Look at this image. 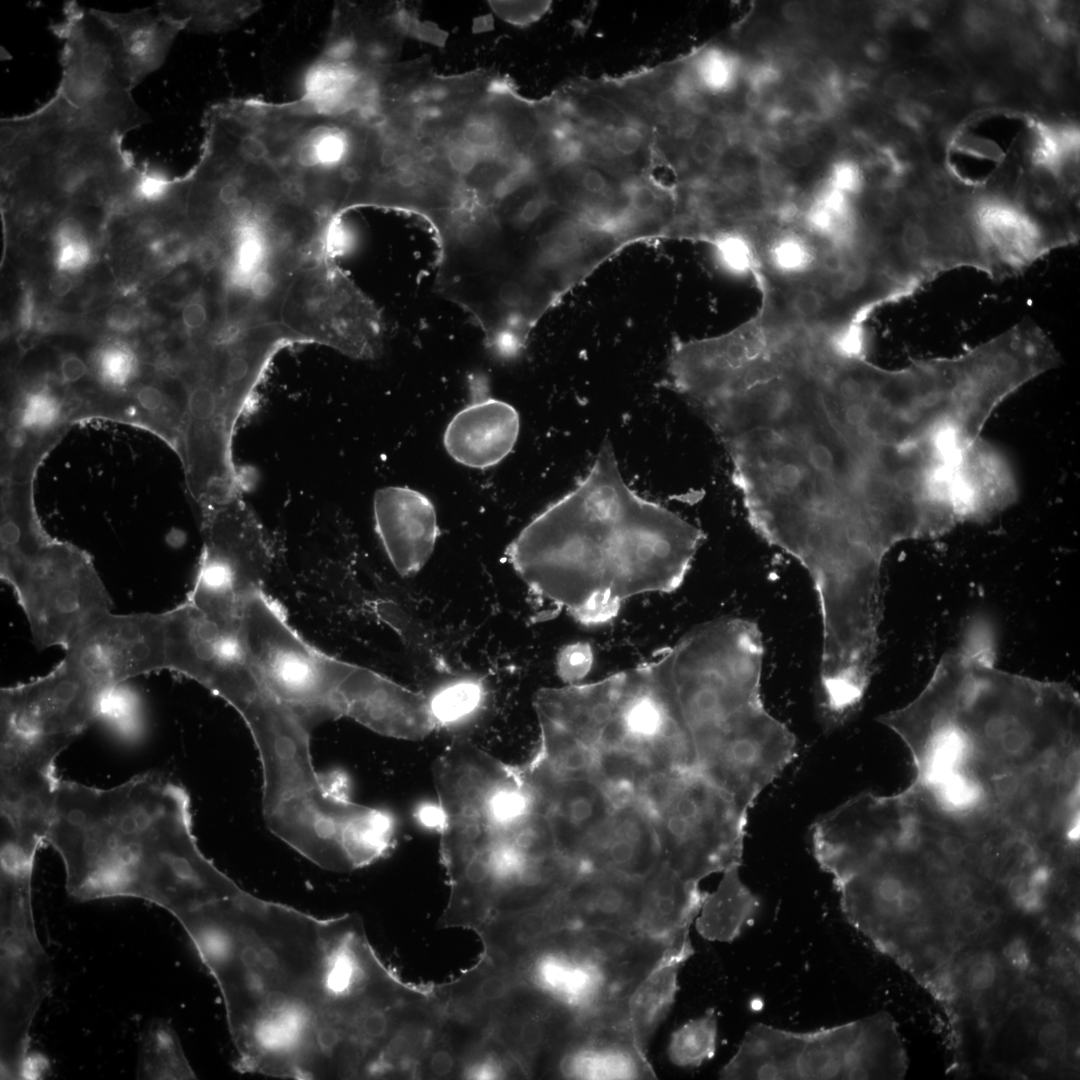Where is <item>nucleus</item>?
Segmentation results:
<instances>
[{
    "label": "nucleus",
    "mask_w": 1080,
    "mask_h": 1080,
    "mask_svg": "<svg viewBox=\"0 0 1080 1080\" xmlns=\"http://www.w3.org/2000/svg\"><path fill=\"white\" fill-rule=\"evenodd\" d=\"M686 404L725 449L750 526L794 559L901 539L921 520L926 444L865 355L785 343L734 364Z\"/></svg>",
    "instance_id": "nucleus-1"
},
{
    "label": "nucleus",
    "mask_w": 1080,
    "mask_h": 1080,
    "mask_svg": "<svg viewBox=\"0 0 1080 1080\" xmlns=\"http://www.w3.org/2000/svg\"><path fill=\"white\" fill-rule=\"evenodd\" d=\"M703 539L626 484L605 439L585 477L520 531L506 557L536 595L598 625L634 596L676 590Z\"/></svg>",
    "instance_id": "nucleus-2"
},
{
    "label": "nucleus",
    "mask_w": 1080,
    "mask_h": 1080,
    "mask_svg": "<svg viewBox=\"0 0 1080 1080\" xmlns=\"http://www.w3.org/2000/svg\"><path fill=\"white\" fill-rule=\"evenodd\" d=\"M350 920L241 888L182 922L220 990L238 1071L280 1077L308 1048L335 994Z\"/></svg>",
    "instance_id": "nucleus-3"
},
{
    "label": "nucleus",
    "mask_w": 1080,
    "mask_h": 1080,
    "mask_svg": "<svg viewBox=\"0 0 1080 1080\" xmlns=\"http://www.w3.org/2000/svg\"><path fill=\"white\" fill-rule=\"evenodd\" d=\"M46 844L74 899L137 898L175 918L201 906L221 874L198 846L188 792L157 771L107 789L60 780Z\"/></svg>",
    "instance_id": "nucleus-4"
},
{
    "label": "nucleus",
    "mask_w": 1080,
    "mask_h": 1080,
    "mask_svg": "<svg viewBox=\"0 0 1080 1080\" xmlns=\"http://www.w3.org/2000/svg\"><path fill=\"white\" fill-rule=\"evenodd\" d=\"M898 735L919 785L959 781L996 796L1080 756L1079 700L1066 686L945 668L900 708Z\"/></svg>",
    "instance_id": "nucleus-5"
},
{
    "label": "nucleus",
    "mask_w": 1080,
    "mask_h": 1080,
    "mask_svg": "<svg viewBox=\"0 0 1080 1080\" xmlns=\"http://www.w3.org/2000/svg\"><path fill=\"white\" fill-rule=\"evenodd\" d=\"M659 657L705 770L734 795L757 800L797 752L795 735L761 696L764 646L758 625L718 618L695 627Z\"/></svg>",
    "instance_id": "nucleus-6"
},
{
    "label": "nucleus",
    "mask_w": 1080,
    "mask_h": 1080,
    "mask_svg": "<svg viewBox=\"0 0 1080 1080\" xmlns=\"http://www.w3.org/2000/svg\"><path fill=\"white\" fill-rule=\"evenodd\" d=\"M670 943L640 932L567 928L535 942L509 964L516 982L582 1021L621 1019L633 990Z\"/></svg>",
    "instance_id": "nucleus-7"
},
{
    "label": "nucleus",
    "mask_w": 1080,
    "mask_h": 1080,
    "mask_svg": "<svg viewBox=\"0 0 1080 1080\" xmlns=\"http://www.w3.org/2000/svg\"><path fill=\"white\" fill-rule=\"evenodd\" d=\"M904 1053L884 1014L811 1032L756 1023L721 1079H882L904 1075Z\"/></svg>",
    "instance_id": "nucleus-8"
},
{
    "label": "nucleus",
    "mask_w": 1080,
    "mask_h": 1080,
    "mask_svg": "<svg viewBox=\"0 0 1080 1080\" xmlns=\"http://www.w3.org/2000/svg\"><path fill=\"white\" fill-rule=\"evenodd\" d=\"M20 521L18 542L1 548V579L13 589L36 648L66 650L111 613L112 599L83 552L44 536L30 517L20 515Z\"/></svg>",
    "instance_id": "nucleus-9"
},
{
    "label": "nucleus",
    "mask_w": 1080,
    "mask_h": 1080,
    "mask_svg": "<svg viewBox=\"0 0 1080 1080\" xmlns=\"http://www.w3.org/2000/svg\"><path fill=\"white\" fill-rule=\"evenodd\" d=\"M237 637L263 686L312 728L332 720L331 699L349 662L306 641L263 589L242 598Z\"/></svg>",
    "instance_id": "nucleus-10"
},
{
    "label": "nucleus",
    "mask_w": 1080,
    "mask_h": 1080,
    "mask_svg": "<svg viewBox=\"0 0 1080 1080\" xmlns=\"http://www.w3.org/2000/svg\"><path fill=\"white\" fill-rule=\"evenodd\" d=\"M50 29L62 43L57 94L122 137L148 122L132 96L138 83L106 11L68 1Z\"/></svg>",
    "instance_id": "nucleus-11"
},
{
    "label": "nucleus",
    "mask_w": 1080,
    "mask_h": 1080,
    "mask_svg": "<svg viewBox=\"0 0 1080 1080\" xmlns=\"http://www.w3.org/2000/svg\"><path fill=\"white\" fill-rule=\"evenodd\" d=\"M279 318L295 343L322 344L365 360L382 351L378 310L327 255L312 257L299 268Z\"/></svg>",
    "instance_id": "nucleus-12"
},
{
    "label": "nucleus",
    "mask_w": 1080,
    "mask_h": 1080,
    "mask_svg": "<svg viewBox=\"0 0 1080 1080\" xmlns=\"http://www.w3.org/2000/svg\"><path fill=\"white\" fill-rule=\"evenodd\" d=\"M73 653L49 673L0 691L1 729L73 742L98 720L112 690Z\"/></svg>",
    "instance_id": "nucleus-13"
},
{
    "label": "nucleus",
    "mask_w": 1080,
    "mask_h": 1080,
    "mask_svg": "<svg viewBox=\"0 0 1080 1080\" xmlns=\"http://www.w3.org/2000/svg\"><path fill=\"white\" fill-rule=\"evenodd\" d=\"M165 669L196 681L236 711L263 685L231 627L203 613L188 598L163 612Z\"/></svg>",
    "instance_id": "nucleus-14"
},
{
    "label": "nucleus",
    "mask_w": 1080,
    "mask_h": 1080,
    "mask_svg": "<svg viewBox=\"0 0 1080 1080\" xmlns=\"http://www.w3.org/2000/svg\"><path fill=\"white\" fill-rule=\"evenodd\" d=\"M203 551L196 576L239 596L263 589L274 560L269 536L243 500L234 497L201 515Z\"/></svg>",
    "instance_id": "nucleus-15"
},
{
    "label": "nucleus",
    "mask_w": 1080,
    "mask_h": 1080,
    "mask_svg": "<svg viewBox=\"0 0 1080 1080\" xmlns=\"http://www.w3.org/2000/svg\"><path fill=\"white\" fill-rule=\"evenodd\" d=\"M67 650L111 687L164 670L163 612L108 613L82 630Z\"/></svg>",
    "instance_id": "nucleus-16"
},
{
    "label": "nucleus",
    "mask_w": 1080,
    "mask_h": 1080,
    "mask_svg": "<svg viewBox=\"0 0 1080 1080\" xmlns=\"http://www.w3.org/2000/svg\"><path fill=\"white\" fill-rule=\"evenodd\" d=\"M331 704L334 719L348 717L396 739L422 740L437 727L424 694L351 663L333 692Z\"/></svg>",
    "instance_id": "nucleus-17"
},
{
    "label": "nucleus",
    "mask_w": 1080,
    "mask_h": 1080,
    "mask_svg": "<svg viewBox=\"0 0 1080 1080\" xmlns=\"http://www.w3.org/2000/svg\"><path fill=\"white\" fill-rule=\"evenodd\" d=\"M550 1071L558 1078L577 1080L657 1078L626 1018L582 1021Z\"/></svg>",
    "instance_id": "nucleus-18"
},
{
    "label": "nucleus",
    "mask_w": 1080,
    "mask_h": 1080,
    "mask_svg": "<svg viewBox=\"0 0 1080 1080\" xmlns=\"http://www.w3.org/2000/svg\"><path fill=\"white\" fill-rule=\"evenodd\" d=\"M472 399L448 423L443 444L457 463L486 469L499 464L513 450L520 417L509 403L489 395L480 381L472 382Z\"/></svg>",
    "instance_id": "nucleus-19"
},
{
    "label": "nucleus",
    "mask_w": 1080,
    "mask_h": 1080,
    "mask_svg": "<svg viewBox=\"0 0 1080 1080\" xmlns=\"http://www.w3.org/2000/svg\"><path fill=\"white\" fill-rule=\"evenodd\" d=\"M373 512L376 532L395 570L402 576L416 574L429 560L439 534L431 500L409 487L388 486L376 491Z\"/></svg>",
    "instance_id": "nucleus-20"
},
{
    "label": "nucleus",
    "mask_w": 1080,
    "mask_h": 1080,
    "mask_svg": "<svg viewBox=\"0 0 1080 1080\" xmlns=\"http://www.w3.org/2000/svg\"><path fill=\"white\" fill-rule=\"evenodd\" d=\"M645 880L584 872L553 903L567 928L639 932Z\"/></svg>",
    "instance_id": "nucleus-21"
},
{
    "label": "nucleus",
    "mask_w": 1080,
    "mask_h": 1080,
    "mask_svg": "<svg viewBox=\"0 0 1080 1080\" xmlns=\"http://www.w3.org/2000/svg\"><path fill=\"white\" fill-rule=\"evenodd\" d=\"M1017 484L1009 462L994 446L977 438L963 453L952 483L957 520L985 519L1009 506Z\"/></svg>",
    "instance_id": "nucleus-22"
},
{
    "label": "nucleus",
    "mask_w": 1080,
    "mask_h": 1080,
    "mask_svg": "<svg viewBox=\"0 0 1080 1080\" xmlns=\"http://www.w3.org/2000/svg\"><path fill=\"white\" fill-rule=\"evenodd\" d=\"M693 954L690 933L673 939L627 1001L626 1020L635 1039L646 1051L675 1002L680 969Z\"/></svg>",
    "instance_id": "nucleus-23"
},
{
    "label": "nucleus",
    "mask_w": 1080,
    "mask_h": 1080,
    "mask_svg": "<svg viewBox=\"0 0 1080 1080\" xmlns=\"http://www.w3.org/2000/svg\"><path fill=\"white\" fill-rule=\"evenodd\" d=\"M706 893L662 863L645 881L638 931L667 943L690 933Z\"/></svg>",
    "instance_id": "nucleus-24"
},
{
    "label": "nucleus",
    "mask_w": 1080,
    "mask_h": 1080,
    "mask_svg": "<svg viewBox=\"0 0 1080 1080\" xmlns=\"http://www.w3.org/2000/svg\"><path fill=\"white\" fill-rule=\"evenodd\" d=\"M106 15L117 33L131 72L138 84L162 66L185 24L157 7Z\"/></svg>",
    "instance_id": "nucleus-25"
},
{
    "label": "nucleus",
    "mask_w": 1080,
    "mask_h": 1080,
    "mask_svg": "<svg viewBox=\"0 0 1080 1080\" xmlns=\"http://www.w3.org/2000/svg\"><path fill=\"white\" fill-rule=\"evenodd\" d=\"M740 867L722 872L712 893H706L694 922L699 935L709 941L732 942L754 921L761 901L743 882Z\"/></svg>",
    "instance_id": "nucleus-26"
},
{
    "label": "nucleus",
    "mask_w": 1080,
    "mask_h": 1080,
    "mask_svg": "<svg viewBox=\"0 0 1080 1080\" xmlns=\"http://www.w3.org/2000/svg\"><path fill=\"white\" fill-rule=\"evenodd\" d=\"M137 1079H196L171 1023L154 1019L142 1034L136 1067Z\"/></svg>",
    "instance_id": "nucleus-27"
},
{
    "label": "nucleus",
    "mask_w": 1080,
    "mask_h": 1080,
    "mask_svg": "<svg viewBox=\"0 0 1080 1080\" xmlns=\"http://www.w3.org/2000/svg\"><path fill=\"white\" fill-rule=\"evenodd\" d=\"M262 6L260 1H162L157 9L196 33H222L236 28Z\"/></svg>",
    "instance_id": "nucleus-28"
},
{
    "label": "nucleus",
    "mask_w": 1080,
    "mask_h": 1080,
    "mask_svg": "<svg viewBox=\"0 0 1080 1080\" xmlns=\"http://www.w3.org/2000/svg\"><path fill=\"white\" fill-rule=\"evenodd\" d=\"M696 90L709 96L730 93L738 84L742 64L739 57L721 46H707L683 64Z\"/></svg>",
    "instance_id": "nucleus-29"
},
{
    "label": "nucleus",
    "mask_w": 1080,
    "mask_h": 1080,
    "mask_svg": "<svg viewBox=\"0 0 1080 1080\" xmlns=\"http://www.w3.org/2000/svg\"><path fill=\"white\" fill-rule=\"evenodd\" d=\"M718 1020L713 1008L676 1029L670 1037L667 1053L679 1067H698L716 1052Z\"/></svg>",
    "instance_id": "nucleus-30"
},
{
    "label": "nucleus",
    "mask_w": 1080,
    "mask_h": 1080,
    "mask_svg": "<svg viewBox=\"0 0 1080 1080\" xmlns=\"http://www.w3.org/2000/svg\"><path fill=\"white\" fill-rule=\"evenodd\" d=\"M98 720L121 738H137L145 724L144 705L138 691L126 682L114 687L104 699Z\"/></svg>",
    "instance_id": "nucleus-31"
},
{
    "label": "nucleus",
    "mask_w": 1080,
    "mask_h": 1080,
    "mask_svg": "<svg viewBox=\"0 0 1080 1080\" xmlns=\"http://www.w3.org/2000/svg\"><path fill=\"white\" fill-rule=\"evenodd\" d=\"M483 699L484 689L479 682L462 680L441 688L429 702L436 725L447 726L473 714Z\"/></svg>",
    "instance_id": "nucleus-32"
},
{
    "label": "nucleus",
    "mask_w": 1080,
    "mask_h": 1080,
    "mask_svg": "<svg viewBox=\"0 0 1080 1080\" xmlns=\"http://www.w3.org/2000/svg\"><path fill=\"white\" fill-rule=\"evenodd\" d=\"M63 405L60 399L47 389L30 392L21 403L11 410L9 426H19L32 434L52 430L61 420Z\"/></svg>",
    "instance_id": "nucleus-33"
},
{
    "label": "nucleus",
    "mask_w": 1080,
    "mask_h": 1080,
    "mask_svg": "<svg viewBox=\"0 0 1080 1080\" xmlns=\"http://www.w3.org/2000/svg\"><path fill=\"white\" fill-rule=\"evenodd\" d=\"M137 361L134 354L124 346L109 344L95 356V369L100 380L113 388L126 386L134 377Z\"/></svg>",
    "instance_id": "nucleus-34"
},
{
    "label": "nucleus",
    "mask_w": 1080,
    "mask_h": 1080,
    "mask_svg": "<svg viewBox=\"0 0 1080 1080\" xmlns=\"http://www.w3.org/2000/svg\"><path fill=\"white\" fill-rule=\"evenodd\" d=\"M462 1075L467 1079L479 1080L526 1076L521 1066L506 1049L496 1053L492 1051L478 1053L468 1060Z\"/></svg>",
    "instance_id": "nucleus-35"
},
{
    "label": "nucleus",
    "mask_w": 1080,
    "mask_h": 1080,
    "mask_svg": "<svg viewBox=\"0 0 1080 1080\" xmlns=\"http://www.w3.org/2000/svg\"><path fill=\"white\" fill-rule=\"evenodd\" d=\"M593 663V652L589 644L577 642L562 648L557 656L556 668L560 678L569 683L576 684L590 671Z\"/></svg>",
    "instance_id": "nucleus-36"
},
{
    "label": "nucleus",
    "mask_w": 1080,
    "mask_h": 1080,
    "mask_svg": "<svg viewBox=\"0 0 1080 1080\" xmlns=\"http://www.w3.org/2000/svg\"><path fill=\"white\" fill-rule=\"evenodd\" d=\"M56 263L61 272H76L91 259V249L86 239L58 247Z\"/></svg>",
    "instance_id": "nucleus-37"
},
{
    "label": "nucleus",
    "mask_w": 1080,
    "mask_h": 1080,
    "mask_svg": "<svg viewBox=\"0 0 1080 1080\" xmlns=\"http://www.w3.org/2000/svg\"><path fill=\"white\" fill-rule=\"evenodd\" d=\"M996 978L995 965L989 958H981L975 961L969 968L967 979L971 989L985 991L989 989Z\"/></svg>",
    "instance_id": "nucleus-38"
},
{
    "label": "nucleus",
    "mask_w": 1080,
    "mask_h": 1080,
    "mask_svg": "<svg viewBox=\"0 0 1080 1080\" xmlns=\"http://www.w3.org/2000/svg\"><path fill=\"white\" fill-rule=\"evenodd\" d=\"M1068 1032L1066 1027L1058 1022H1050L1042 1026L1038 1039L1041 1046L1048 1051H1056L1066 1044Z\"/></svg>",
    "instance_id": "nucleus-39"
},
{
    "label": "nucleus",
    "mask_w": 1080,
    "mask_h": 1080,
    "mask_svg": "<svg viewBox=\"0 0 1080 1080\" xmlns=\"http://www.w3.org/2000/svg\"><path fill=\"white\" fill-rule=\"evenodd\" d=\"M428 1068L433 1076L445 1077L452 1073L455 1068V1057L447 1047L435 1048L429 1056Z\"/></svg>",
    "instance_id": "nucleus-40"
},
{
    "label": "nucleus",
    "mask_w": 1080,
    "mask_h": 1080,
    "mask_svg": "<svg viewBox=\"0 0 1080 1080\" xmlns=\"http://www.w3.org/2000/svg\"><path fill=\"white\" fill-rule=\"evenodd\" d=\"M106 323L109 328L115 331L125 332L136 325V316L127 306L116 304L108 309Z\"/></svg>",
    "instance_id": "nucleus-41"
},
{
    "label": "nucleus",
    "mask_w": 1080,
    "mask_h": 1080,
    "mask_svg": "<svg viewBox=\"0 0 1080 1080\" xmlns=\"http://www.w3.org/2000/svg\"><path fill=\"white\" fill-rule=\"evenodd\" d=\"M88 372L86 363L77 355L68 354L60 363V375L63 382L75 383Z\"/></svg>",
    "instance_id": "nucleus-42"
},
{
    "label": "nucleus",
    "mask_w": 1080,
    "mask_h": 1080,
    "mask_svg": "<svg viewBox=\"0 0 1080 1080\" xmlns=\"http://www.w3.org/2000/svg\"><path fill=\"white\" fill-rule=\"evenodd\" d=\"M955 922L957 928L966 936H972L979 932L981 926L978 919V907L966 906L956 910Z\"/></svg>",
    "instance_id": "nucleus-43"
},
{
    "label": "nucleus",
    "mask_w": 1080,
    "mask_h": 1080,
    "mask_svg": "<svg viewBox=\"0 0 1080 1080\" xmlns=\"http://www.w3.org/2000/svg\"><path fill=\"white\" fill-rule=\"evenodd\" d=\"M1004 954L1009 962L1019 970H1026L1029 966L1028 948L1022 938L1012 940L1004 949Z\"/></svg>",
    "instance_id": "nucleus-44"
},
{
    "label": "nucleus",
    "mask_w": 1080,
    "mask_h": 1080,
    "mask_svg": "<svg viewBox=\"0 0 1080 1080\" xmlns=\"http://www.w3.org/2000/svg\"><path fill=\"white\" fill-rule=\"evenodd\" d=\"M416 817L419 822L425 827L436 829L437 831H439L441 828L443 815L439 805H421L416 811Z\"/></svg>",
    "instance_id": "nucleus-45"
},
{
    "label": "nucleus",
    "mask_w": 1080,
    "mask_h": 1080,
    "mask_svg": "<svg viewBox=\"0 0 1080 1080\" xmlns=\"http://www.w3.org/2000/svg\"><path fill=\"white\" fill-rule=\"evenodd\" d=\"M883 89L889 98L901 99L909 93L911 84L907 77L895 74L886 79Z\"/></svg>",
    "instance_id": "nucleus-46"
},
{
    "label": "nucleus",
    "mask_w": 1080,
    "mask_h": 1080,
    "mask_svg": "<svg viewBox=\"0 0 1080 1080\" xmlns=\"http://www.w3.org/2000/svg\"><path fill=\"white\" fill-rule=\"evenodd\" d=\"M1001 913V908L994 903H988L978 907L980 926L987 928L996 925L1001 918Z\"/></svg>",
    "instance_id": "nucleus-47"
},
{
    "label": "nucleus",
    "mask_w": 1080,
    "mask_h": 1080,
    "mask_svg": "<svg viewBox=\"0 0 1080 1080\" xmlns=\"http://www.w3.org/2000/svg\"><path fill=\"white\" fill-rule=\"evenodd\" d=\"M29 432L19 426H9L5 433V443L12 450H20L28 442Z\"/></svg>",
    "instance_id": "nucleus-48"
},
{
    "label": "nucleus",
    "mask_w": 1080,
    "mask_h": 1080,
    "mask_svg": "<svg viewBox=\"0 0 1080 1080\" xmlns=\"http://www.w3.org/2000/svg\"><path fill=\"white\" fill-rule=\"evenodd\" d=\"M73 288V281L64 272L54 275L49 281V290L56 297H64Z\"/></svg>",
    "instance_id": "nucleus-49"
},
{
    "label": "nucleus",
    "mask_w": 1080,
    "mask_h": 1080,
    "mask_svg": "<svg viewBox=\"0 0 1080 1080\" xmlns=\"http://www.w3.org/2000/svg\"><path fill=\"white\" fill-rule=\"evenodd\" d=\"M1055 1005L1049 999H1041L1037 1003V1010L1044 1014H1049L1054 1011Z\"/></svg>",
    "instance_id": "nucleus-50"
},
{
    "label": "nucleus",
    "mask_w": 1080,
    "mask_h": 1080,
    "mask_svg": "<svg viewBox=\"0 0 1080 1080\" xmlns=\"http://www.w3.org/2000/svg\"><path fill=\"white\" fill-rule=\"evenodd\" d=\"M1026 1002V996L1022 993H1016L1010 998L1009 1004L1013 1008L1021 1007Z\"/></svg>",
    "instance_id": "nucleus-51"
}]
</instances>
